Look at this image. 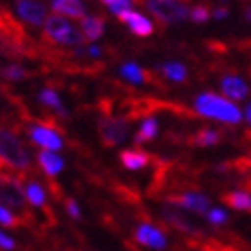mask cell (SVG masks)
Instances as JSON below:
<instances>
[{"instance_id": "1", "label": "cell", "mask_w": 251, "mask_h": 251, "mask_svg": "<svg viewBox=\"0 0 251 251\" xmlns=\"http://www.w3.org/2000/svg\"><path fill=\"white\" fill-rule=\"evenodd\" d=\"M192 108L198 117L229 125V127H237L243 123L241 106L237 102H231L229 98H225L219 92H200L192 100Z\"/></svg>"}, {"instance_id": "2", "label": "cell", "mask_w": 251, "mask_h": 251, "mask_svg": "<svg viewBox=\"0 0 251 251\" xmlns=\"http://www.w3.org/2000/svg\"><path fill=\"white\" fill-rule=\"evenodd\" d=\"M0 161L12 170H27L31 164L29 149L15 133L4 127H0Z\"/></svg>"}, {"instance_id": "3", "label": "cell", "mask_w": 251, "mask_h": 251, "mask_svg": "<svg viewBox=\"0 0 251 251\" xmlns=\"http://www.w3.org/2000/svg\"><path fill=\"white\" fill-rule=\"evenodd\" d=\"M145 8L153 19L164 25H182L190 15V8L176 0H145Z\"/></svg>"}, {"instance_id": "4", "label": "cell", "mask_w": 251, "mask_h": 251, "mask_svg": "<svg viewBox=\"0 0 251 251\" xmlns=\"http://www.w3.org/2000/svg\"><path fill=\"white\" fill-rule=\"evenodd\" d=\"M219 94H223L225 98H229L231 102H247L249 94H251V86L249 82L239 76V74H225L219 80Z\"/></svg>"}, {"instance_id": "5", "label": "cell", "mask_w": 251, "mask_h": 251, "mask_svg": "<svg viewBox=\"0 0 251 251\" xmlns=\"http://www.w3.org/2000/svg\"><path fill=\"white\" fill-rule=\"evenodd\" d=\"M168 202L176 204L186 212H192V215H200V217H204L206 210L210 208V198L204 192H198V190H186L174 198H168Z\"/></svg>"}, {"instance_id": "6", "label": "cell", "mask_w": 251, "mask_h": 251, "mask_svg": "<svg viewBox=\"0 0 251 251\" xmlns=\"http://www.w3.org/2000/svg\"><path fill=\"white\" fill-rule=\"evenodd\" d=\"M129 137V123L125 119H102L100 121V139L108 147H117L127 141Z\"/></svg>"}, {"instance_id": "7", "label": "cell", "mask_w": 251, "mask_h": 251, "mask_svg": "<svg viewBox=\"0 0 251 251\" xmlns=\"http://www.w3.org/2000/svg\"><path fill=\"white\" fill-rule=\"evenodd\" d=\"M0 204L17 210L25 206V192L21 182L6 174H0Z\"/></svg>"}, {"instance_id": "8", "label": "cell", "mask_w": 251, "mask_h": 251, "mask_svg": "<svg viewBox=\"0 0 251 251\" xmlns=\"http://www.w3.org/2000/svg\"><path fill=\"white\" fill-rule=\"evenodd\" d=\"M74 25L70 23V19L66 17H59V15H51L47 17L45 23H43V35L47 37L49 41L53 43H59V45H66L70 35L74 33Z\"/></svg>"}, {"instance_id": "9", "label": "cell", "mask_w": 251, "mask_h": 251, "mask_svg": "<svg viewBox=\"0 0 251 251\" xmlns=\"http://www.w3.org/2000/svg\"><path fill=\"white\" fill-rule=\"evenodd\" d=\"M135 239H137V243H139V245L149 247V249H153V251H161V249L168 247V235L161 231L159 227L151 225V223L137 225Z\"/></svg>"}, {"instance_id": "10", "label": "cell", "mask_w": 251, "mask_h": 251, "mask_svg": "<svg viewBox=\"0 0 251 251\" xmlns=\"http://www.w3.org/2000/svg\"><path fill=\"white\" fill-rule=\"evenodd\" d=\"M29 137L35 145H39L41 149H47V151H59L64 147L61 135L53 127H47V125H31Z\"/></svg>"}, {"instance_id": "11", "label": "cell", "mask_w": 251, "mask_h": 251, "mask_svg": "<svg viewBox=\"0 0 251 251\" xmlns=\"http://www.w3.org/2000/svg\"><path fill=\"white\" fill-rule=\"evenodd\" d=\"M17 15L33 27H43L47 19V6L41 0H21L17 2Z\"/></svg>"}, {"instance_id": "12", "label": "cell", "mask_w": 251, "mask_h": 251, "mask_svg": "<svg viewBox=\"0 0 251 251\" xmlns=\"http://www.w3.org/2000/svg\"><path fill=\"white\" fill-rule=\"evenodd\" d=\"M161 217H164L166 223H170L172 227H176V229H180L182 233H190V235L200 233V229L190 221V217H186L184 210L178 208L176 204H172V202H168L164 208H161Z\"/></svg>"}, {"instance_id": "13", "label": "cell", "mask_w": 251, "mask_h": 251, "mask_svg": "<svg viewBox=\"0 0 251 251\" xmlns=\"http://www.w3.org/2000/svg\"><path fill=\"white\" fill-rule=\"evenodd\" d=\"M119 19L127 25L129 31L133 35H137V37H149V35H153V31H155L153 21L149 17H145V15H141V12H137V10L125 12V15H121Z\"/></svg>"}, {"instance_id": "14", "label": "cell", "mask_w": 251, "mask_h": 251, "mask_svg": "<svg viewBox=\"0 0 251 251\" xmlns=\"http://www.w3.org/2000/svg\"><path fill=\"white\" fill-rule=\"evenodd\" d=\"M51 8L55 15L66 17V19H84L86 17V6L82 0H53Z\"/></svg>"}, {"instance_id": "15", "label": "cell", "mask_w": 251, "mask_h": 251, "mask_svg": "<svg viewBox=\"0 0 251 251\" xmlns=\"http://www.w3.org/2000/svg\"><path fill=\"white\" fill-rule=\"evenodd\" d=\"M37 164H39V168L49 178H55V176L61 174V170H64V157L57 151H47V149H43V151L37 153Z\"/></svg>"}, {"instance_id": "16", "label": "cell", "mask_w": 251, "mask_h": 251, "mask_svg": "<svg viewBox=\"0 0 251 251\" xmlns=\"http://www.w3.org/2000/svg\"><path fill=\"white\" fill-rule=\"evenodd\" d=\"M225 202L237 212H251V192L243 190V188H235L225 196Z\"/></svg>"}, {"instance_id": "17", "label": "cell", "mask_w": 251, "mask_h": 251, "mask_svg": "<svg viewBox=\"0 0 251 251\" xmlns=\"http://www.w3.org/2000/svg\"><path fill=\"white\" fill-rule=\"evenodd\" d=\"M157 133H159V121L155 119V117H145L143 121H141V125H139V129H137V133H135V143H149V141H153L155 137H157Z\"/></svg>"}, {"instance_id": "18", "label": "cell", "mask_w": 251, "mask_h": 251, "mask_svg": "<svg viewBox=\"0 0 251 251\" xmlns=\"http://www.w3.org/2000/svg\"><path fill=\"white\" fill-rule=\"evenodd\" d=\"M121 164L127 170H143L149 164V153L141 151V149H125L121 151Z\"/></svg>"}, {"instance_id": "19", "label": "cell", "mask_w": 251, "mask_h": 251, "mask_svg": "<svg viewBox=\"0 0 251 251\" xmlns=\"http://www.w3.org/2000/svg\"><path fill=\"white\" fill-rule=\"evenodd\" d=\"M159 72L168 82H174V84H182L188 78V68L182 61H166V64L159 66Z\"/></svg>"}, {"instance_id": "20", "label": "cell", "mask_w": 251, "mask_h": 251, "mask_svg": "<svg viewBox=\"0 0 251 251\" xmlns=\"http://www.w3.org/2000/svg\"><path fill=\"white\" fill-rule=\"evenodd\" d=\"M39 102H41L43 106L53 108L59 117H68V115H70L68 108H66L64 104H61L59 92L55 90V88H51V86H47V88H43V90H39Z\"/></svg>"}, {"instance_id": "21", "label": "cell", "mask_w": 251, "mask_h": 251, "mask_svg": "<svg viewBox=\"0 0 251 251\" xmlns=\"http://www.w3.org/2000/svg\"><path fill=\"white\" fill-rule=\"evenodd\" d=\"M86 39H90V41H96L100 39V37L104 35V19L102 17H96V15H90V17H84L82 19V29Z\"/></svg>"}, {"instance_id": "22", "label": "cell", "mask_w": 251, "mask_h": 251, "mask_svg": "<svg viewBox=\"0 0 251 251\" xmlns=\"http://www.w3.org/2000/svg\"><path fill=\"white\" fill-rule=\"evenodd\" d=\"M119 72H121V76H123L125 80L131 82V84H135V86H143V84H147V80H149L147 72H145L139 64H135V61H127V64H123Z\"/></svg>"}, {"instance_id": "23", "label": "cell", "mask_w": 251, "mask_h": 251, "mask_svg": "<svg viewBox=\"0 0 251 251\" xmlns=\"http://www.w3.org/2000/svg\"><path fill=\"white\" fill-rule=\"evenodd\" d=\"M23 192H25V200L35 206V208H43L45 202H47V196H45V190H43V186L37 182V180H31L27 186L23 188Z\"/></svg>"}, {"instance_id": "24", "label": "cell", "mask_w": 251, "mask_h": 251, "mask_svg": "<svg viewBox=\"0 0 251 251\" xmlns=\"http://www.w3.org/2000/svg\"><path fill=\"white\" fill-rule=\"evenodd\" d=\"M192 143L198 147H212V145H219L221 143V133L217 129H200L194 137H192Z\"/></svg>"}, {"instance_id": "25", "label": "cell", "mask_w": 251, "mask_h": 251, "mask_svg": "<svg viewBox=\"0 0 251 251\" xmlns=\"http://www.w3.org/2000/svg\"><path fill=\"white\" fill-rule=\"evenodd\" d=\"M204 219H206L208 225H212V227H223V225L229 223V212H227V208H223V206H210L206 210Z\"/></svg>"}, {"instance_id": "26", "label": "cell", "mask_w": 251, "mask_h": 251, "mask_svg": "<svg viewBox=\"0 0 251 251\" xmlns=\"http://www.w3.org/2000/svg\"><path fill=\"white\" fill-rule=\"evenodd\" d=\"M0 74H2V78L10 80V82H19L23 78H27V70H25L23 66H19V64H10V66L2 68Z\"/></svg>"}, {"instance_id": "27", "label": "cell", "mask_w": 251, "mask_h": 251, "mask_svg": "<svg viewBox=\"0 0 251 251\" xmlns=\"http://www.w3.org/2000/svg\"><path fill=\"white\" fill-rule=\"evenodd\" d=\"M188 19H190L192 23H196V25L208 23L210 21V8L204 6V4H196V6L190 8V15H188Z\"/></svg>"}, {"instance_id": "28", "label": "cell", "mask_w": 251, "mask_h": 251, "mask_svg": "<svg viewBox=\"0 0 251 251\" xmlns=\"http://www.w3.org/2000/svg\"><path fill=\"white\" fill-rule=\"evenodd\" d=\"M19 219L12 215V210L10 208H6V206H2L0 204V225L2 227H19Z\"/></svg>"}, {"instance_id": "29", "label": "cell", "mask_w": 251, "mask_h": 251, "mask_svg": "<svg viewBox=\"0 0 251 251\" xmlns=\"http://www.w3.org/2000/svg\"><path fill=\"white\" fill-rule=\"evenodd\" d=\"M133 0H117L115 4H110L108 6V10L112 12L115 17H121V15H125V12H129V10H133Z\"/></svg>"}, {"instance_id": "30", "label": "cell", "mask_w": 251, "mask_h": 251, "mask_svg": "<svg viewBox=\"0 0 251 251\" xmlns=\"http://www.w3.org/2000/svg\"><path fill=\"white\" fill-rule=\"evenodd\" d=\"M66 210H68V215L74 219V221H80V217H82V210H80V206H78V202L74 198H68L66 200Z\"/></svg>"}, {"instance_id": "31", "label": "cell", "mask_w": 251, "mask_h": 251, "mask_svg": "<svg viewBox=\"0 0 251 251\" xmlns=\"http://www.w3.org/2000/svg\"><path fill=\"white\" fill-rule=\"evenodd\" d=\"M15 247H17L15 239H12L10 235H6V233L0 231V249H2V251H12Z\"/></svg>"}, {"instance_id": "32", "label": "cell", "mask_w": 251, "mask_h": 251, "mask_svg": "<svg viewBox=\"0 0 251 251\" xmlns=\"http://www.w3.org/2000/svg\"><path fill=\"white\" fill-rule=\"evenodd\" d=\"M210 19H212V21H225V19H229V8H227V6H217V8H212V10H210Z\"/></svg>"}, {"instance_id": "33", "label": "cell", "mask_w": 251, "mask_h": 251, "mask_svg": "<svg viewBox=\"0 0 251 251\" xmlns=\"http://www.w3.org/2000/svg\"><path fill=\"white\" fill-rule=\"evenodd\" d=\"M241 115H243V123L251 127V100H247L245 106H241Z\"/></svg>"}, {"instance_id": "34", "label": "cell", "mask_w": 251, "mask_h": 251, "mask_svg": "<svg viewBox=\"0 0 251 251\" xmlns=\"http://www.w3.org/2000/svg\"><path fill=\"white\" fill-rule=\"evenodd\" d=\"M86 55H90V57H100V55H102V49H100L98 45H90V47H86Z\"/></svg>"}, {"instance_id": "35", "label": "cell", "mask_w": 251, "mask_h": 251, "mask_svg": "<svg viewBox=\"0 0 251 251\" xmlns=\"http://www.w3.org/2000/svg\"><path fill=\"white\" fill-rule=\"evenodd\" d=\"M117 0H102V4H106V6H110V4H115Z\"/></svg>"}, {"instance_id": "36", "label": "cell", "mask_w": 251, "mask_h": 251, "mask_svg": "<svg viewBox=\"0 0 251 251\" xmlns=\"http://www.w3.org/2000/svg\"><path fill=\"white\" fill-rule=\"evenodd\" d=\"M245 17H247V21L251 23V8H247V15H245Z\"/></svg>"}, {"instance_id": "37", "label": "cell", "mask_w": 251, "mask_h": 251, "mask_svg": "<svg viewBox=\"0 0 251 251\" xmlns=\"http://www.w3.org/2000/svg\"><path fill=\"white\" fill-rule=\"evenodd\" d=\"M176 2H182V0H176Z\"/></svg>"}, {"instance_id": "38", "label": "cell", "mask_w": 251, "mask_h": 251, "mask_svg": "<svg viewBox=\"0 0 251 251\" xmlns=\"http://www.w3.org/2000/svg\"><path fill=\"white\" fill-rule=\"evenodd\" d=\"M17 2H21V0H17Z\"/></svg>"}, {"instance_id": "39", "label": "cell", "mask_w": 251, "mask_h": 251, "mask_svg": "<svg viewBox=\"0 0 251 251\" xmlns=\"http://www.w3.org/2000/svg\"><path fill=\"white\" fill-rule=\"evenodd\" d=\"M249 2H251V0H249Z\"/></svg>"}, {"instance_id": "40", "label": "cell", "mask_w": 251, "mask_h": 251, "mask_svg": "<svg viewBox=\"0 0 251 251\" xmlns=\"http://www.w3.org/2000/svg\"><path fill=\"white\" fill-rule=\"evenodd\" d=\"M51 2H53V0H51Z\"/></svg>"}]
</instances>
